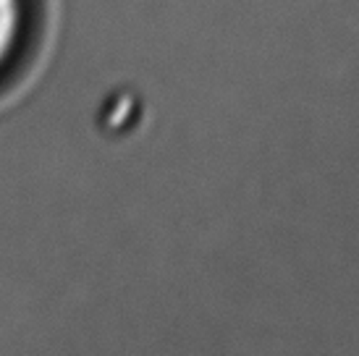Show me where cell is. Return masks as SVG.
Returning a JSON list of instances; mask_svg holds the SVG:
<instances>
[{
	"label": "cell",
	"instance_id": "1",
	"mask_svg": "<svg viewBox=\"0 0 359 356\" xmlns=\"http://www.w3.org/2000/svg\"><path fill=\"white\" fill-rule=\"evenodd\" d=\"M37 0H0V74L19 55L34 19Z\"/></svg>",
	"mask_w": 359,
	"mask_h": 356
}]
</instances>
